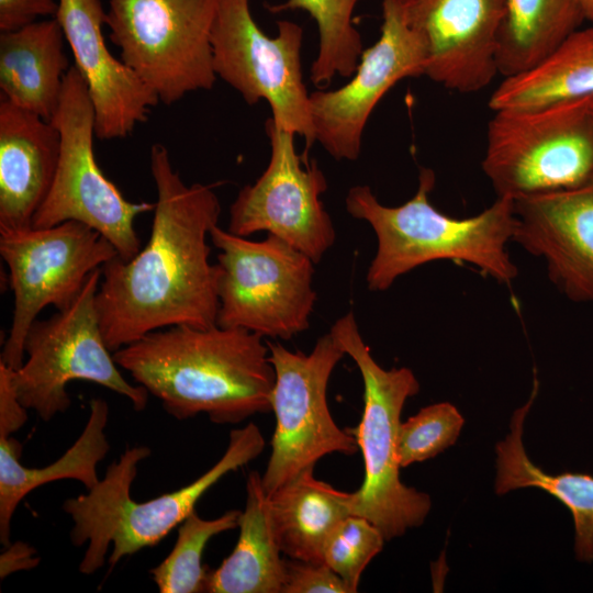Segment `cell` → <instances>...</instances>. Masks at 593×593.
Returning <instances> with one entry per match:
<instances>
[{"label":"cell","instance_id":"cell-1","mask_svg":"<svg viewBox=\"0 0 593 593\" xmlns=\"http://www.w3.org/2000/svg\"><path fill=\"white\" fill-rule=\"evenodd\" d=\"M150 172L157 201L147 244L132 259L116 256L101 267L96 304L112 353L157 329L216 324L219 267L208 235L220 200L212 186L186 184L163 144L150 148Z\"/></svg>","mask_w":593,"mask_h":593},{"label":"cell","instance_id":"cell-2","mask_svg":"<svg viewBox=\"0 0 593 593\" xmlns=\"http://www.w3.org/2000/svg\"><path fill=\"white\" fill-rule=\"evenodd\" d=\"M113 357L176 419L205 414L215 424H238L271 411L276 376L269 348L245 328L170 326Z\"/></svg>","mask_w":593,"mask_h":593},{"label":"cell","instance_id":"cell-3","mask_svg":"<svg viewBox=\"0 0 593 593\" xmlns=\"http://www.w3.org/2000/svg\"><path fill=\"white\" fill-rule=\"evenodd\" d=\"M434 186V171L421 168L415 194L398 206L380 203L369 186L348 190L347 212L366 221L378 240L366 275L368 289L385 291L400 276L436 260L468 262L499 282H512L518 270L506 244L516 223L514 200L497 197L483 212L457 219L430 203Z\"/></svg>","mask_w":593,"mask_h":593},{"label":"cell","instance_id":"cell-4","mask_svg":"<svg viewBox=\"0 0 593 593\" xmlns=\"http://www.w3.org/2000/svg\"><path fill=\"white\" fill-rule=\"evenodd\" d=\"M265 445L254 423L233 429L225 452L206 472L179 490L145 502L131 497V486L139 462L148 458L152 450L147 446L127 447L94 486L63 504L74 523L72 545L87 544L80 573L92 574L103 567L110 544L113 546L108 558L110 570L124 557L156 546L195 510L208 490L228 472L256 459Z\"/></svg>","mask_w":593,"mask_h":593},{"label":"cell","instance_id":"cell-5","mask_svg":"<svg viewBox=\"0 0 593 593\" xmlns=\"http://www.w3.org/2000/svg\"><path fill=\"white\" fill-rule=\"evenodd\" d=\"M329 334L358 367L363 382V410L359 424L347 430L363 459V481L353 492L351 515L378 527L385 540L423 524L430 497L400 480L398 432L405 401L419 391L409 368L383 369L365 344L353 312L339 317Z\"/></svg>","mask_w":593,"mask_h":593},{"label":"cell","instance_id":"cell-6","mask_svg":"<svg viewBox=\"0 0 593 593\" xmlns=\"http://www.w3.org/2000/svg\"><path fill=\"white\" fill-rule=\"evenodd\" d=\"M593 97L493 111L482 169L513 200L593 183Z\"/></svg>","mask_w":593,"mask_h":593},{"label":"cell","instance_id":"cell-7","mask_svg":"<svg viewBox=\"0 0 593 593\" xmlns=\"http://www.w3.org/2000/svg\"><path fill=\"white\" fill-rule=\"evenodd\" d=\"M210 238L219 249L216 325L272 340L291 339L309 328L316 301L309 256L272 234L255 242L217 224Z\"/></svg>","mask_w":593,"mask_h":593},{"label":"cell","instance_id":"cell-8","mask_svg":"<svg viewBox=\"0 0 593 593\" xmlns=\"http://www.w3.org/2000/svg\"><path fill=\"white\" fill-rule=\"evenodd\" d=\"M101 268L88 278L77 299L46 320H36L25 337L26 359L12 371L21 403L44 422L64 413L71 404L67 385L85 380L124 398L143 411L149 393L122 376L103 338L96 304Z\"/></svg>","mask_w":593,"mask_h":593},{"label":"cell","instance_id":"cell-9","mask_svg":"<svg viewBox=\"0 0 593 593\" xmlns=\"http://www.w3.org/2000/svg\"><path fill=\"white\" fill-rule=\"evenodd\" d=\"M105 25L121 60L170 105L210 90L211 29L219 0H108Z\"/></svg>","mask_w":593,"mask_h":593},{"label":"cell","instance_id":"cell-10","mask_svg":"<svg viewBox=\"0 0 593 593\" xmlns=\"http://www.w3.org/2000/svg\"><path fill=\"white\" fill-rule=\"evenodd\" d=\"M51 122L60 136L59 159L51 191L32 227L81 222L104 236L119 258L132 259L141 250L134 222L138 215L154 211L155 203L128 201L99 167L93 152L94 108L75 66L65 76Z\"/></svg>","mask_w":593,"mask_h":593},{"label":"cell","instance_id":"cell-11","mask_svg":"<svg viewBox=\"0 0 593 593\" xmlns=\"http://www.w3.org/2000/svg\"><path fill=\"white\" fill-rule=\"evenodd\" d=\"M250 0H219L211 29L213 69L249 105L265 100L273 122L305 141V154L315 141L311 92L303 81V29L292 21L277 22L271 37L257 25Z\"/></svg>","mask_w":593,"mask_h":593},{"label":"cell","instance_id":"cell-12","mask_svg":"<svg viewBox=\"0 0 593 593\" xmlns=\"http://www.w3.org/2000/svg\"><path fill=\"white\" fill-rule=\"evenodd\" d=\"M275 369L270 395L276 427L271 452L261 481L268 494L333 452L355 455V437L333 419L326 399L327 384L345 356L329 333L309 354L291 351L279 342L266 340Z\"/></svg>","mask_w":593,"mask_h":593},{"label":"cell","instance_id":"cell-13","mask_svg":"<svg viewBox=\"0 0 593 593\" xmlns=\"http://www.w3.org/2000/svg\"><path fill=\"white\" fill-rule=\"evenodd\" d=\"M0 255L9 269L13 312L0 360L12 369L24 361L25 337L48 305L67 309L89 276L118 256L115 247L90 226L66 221L21 232L0 233Z\"/></svg>","mask_w":593,"mask_h":593},{"label":"cell","instance_id":"cell-14","mask_svg":"<svg viewBox=\"0 0 593 593\" xmlns=\"http://www.w3.org/2000/svg\"><path fill=\"white\" fill-rule=\"evenodd\" d=\"M265 127L270 143L268 166L238 192L230 208L228 231L245 237L268 232L317 264L335 242V228L321 199L326 178L307 154H298L295 134L271 118Z\"/></svg>","mask_w":593,"mask_h":593},{"label":"cell","instance_id":"cell-15","mask_svg":"<svg viewBox=\"0 0 593 593\" xmlns=\"http://www.w3.org/2000/svg\"><path fill=\"white\" fill-rule=\"evenodd\" d=\"M426 49L405 0H382L378 41L363 49L351 79L335 90L311 92L315 141L336 160H356L370 114L400 80L425 76Z\"/></svg>","mask_w":593,"mask_h":593},{"label":"cell","instance_id":"cell-16","mask_svg":"<svg viewBox=\"0 0 593 593\" xmlns=\"http://www.w3.org/2000/svg\"><path fill=\"white\" fill-rule=\"evenodd\" d=\"M409 19L426 49L425 76L472 93L497 72L496 49L505 0H405Z\"/></svg>","mask_w":593,"mask_h":593},{"label":"cell","instance_id":"cell-17","mask_svg":"<svg viewBox=\"0 0 593 593\" xmlns=\"http://www.w3.org/2000/svg\"><path fill=\"white\" fill-rule=\"evenodd\" d=\"M56 19L83 78L96 115V137L123 138L144 123L159 99L105 44L100 0H57Z\"/></svg>","mask_w":593,"mask_h":593},{"label":"cell","instance_id":"cell-18","mask_svg":"<svg viewBox=\"0 0 593 593\" xmlns=\"http://www.w3.org/2000/svg\"><path fill=\"white\" fill-rule=\"evenodd\" d=\"M512 240L545 259L570 300L593 302V183L514 200Z\"/></svg>","mask_w":593,"mask_h":593},{"label":"cell","instance_id":"cell-19","mask_svg":"<svg viewBox=\"0 0 593 593\" xmlns=\"http://www.w3.org/2000/svg\"><path fill=\"white\" fill-rule=\"evenodd\" d=\"M59 149L51 121L0 98V233L32 227L53 186Z\"/></svg>","mask_w":593,"mask_h":593},{"label":"cell","instance_id":"cell-20","mask_svg":"<svg viewBox=\"0 0 593 593\" xmlns=\"http://www.w3.org/2000/svg\"><path fill=\"white\" fill-rule=\"evenodd\" d=\"M56 18L0 33L1 98L51 121L69 68Z\"/></svg>","mask_w":593,"mask_h":593},{"label":"cell","instance_id":"cell-21","mask_svg":"<svg viewBox=\"0 0 593 593\" xmlns=\"http://www.w3.org/2000/svg\"><path fill=\"white\" fill-rule=\"evenodd\" d=\"M89 417L76 441L53 463L27 468L20 462L21 445L10 436H0V541L10 542L11 522L20 502L33 490L47 483L72 479L87 490L99 482L98 463L110 450L105 435L109 405L92 399Z\"/></svg>","mask_w":593,"mask_h":593},{"label":"cell","instance_id":"cell-22","mask_svg":"<svg viewBox=\"0 0 593 593\" xmlns=\"http://www.w3.org/2000/svg\"><path fill=\"white\" fill-rule=\"evenodd\" d=\"M246 504L240 512L237 544L230 556L208 572V593H281L284 559L281 558L261 475L249 472Z\"/></svg>","mask_w":593,"mask_h":593},{"label":"cell","instance_id":"cell-23","mask_svg":"<svg viewBox=\"0 0 593 593\" xmlns=\"http://www.w3.org/2000/svg\"><path fill=\"white\" fill-rule=\"evenodd\" d=\"M309 469L268 494L275 535L289 558L323 562L324 544L334 528L351 515L353 492L316 479Z\"/></svg>","mask_w":593,"mask_h":593},{"label":"cell","instance_id":"cell-24","mask_svg":"<svg viewBox=\"0 0 593 593\" xmlns=\"http://www.w3.org/2000/svg\"><path fill=\"white\" fill-rule=\"evenodd\" d=\"M536 391L537 387L529 401L514 413L510 435L496 445L495 491L504 494L514 489L535 486L558 499L573 518L577 558L593 562V477L573 472L546 473L529 460L525 451L523 425Z\"/></svg>","mask_w":593,"mask_h":593},{"label":"cell","instance_id":"cell-25","mask_svg":"<svg viewBox=\"0 0 593 593\" xmlns=\"http://www.w3.org/2000/svg\"><path fill=\"white\" fill-rule=\"evenodd\" d=\"M585 20L578 0H505L497 72L512 78L547 60Z\"/></svg>","mask_w":593,"mask_h":593},{"label":"cell","instance_id":"cell-26","mask_svg":"<svg viewBox=\"0 0 593 593\" xmlns=\"http://www.w3.org/2000/svg\"><path fill=\"white\" fill-rule=\"evenodd\" d=\"M589 97H593V25L577 30L533 70L503 79L489 107L527 109Z\"/></svg>","mask_w":593,"mask_h":593},{"label":"cell","instance_id":"cell-27","mask_svg":"<svg viewBox=\"0 0 593 593\" xmlns=\"http://www.w3.org/2000/svg\"><path fill=\"white\" fill-rule=\"evenodd\" d=\"M360 0H287L267 5L271 13L303 10L316 22L318 52L312 63L310 79L318 89L326 88L335 76L351 77L363 51L360 33L353 24V13Z\"/></svg>","mask_w":593,"mask_h":593},{"label":"cell","instance_id":"cell-28","mask_svg":"<svg viewBox=\"0 0 593 593\" xmlns=\"http://www.w3.org/2000/svg\"><path fill=\"white\" fill-rule=\"evenodd\" d=\"M240 512L231 510L214 519L191 512L178 526L170 553L149 571L159 592H205L209 568L202 566L204 548L214 536L238 527Z\"/></svg>","mask_w":593,"mask_h":593},{"label":"cell","instance_id":"cell-29","mask_svg":"<svg viewBox=\"0 0 593 593\" xmlns=\"http://www.w3.org/2000/svg\"><path fill=\"white\" fill-rule=\"evenodd\" d=\"M463 423L461 414L448 402L419 410L399 427L396 456L400 467L430 459L454 445Z\"/></svg>","mask_w":593,"mask_h":593},{"label":"cell","instance_id":"cell-30","mask_svg":"<svg viewBox=\"0 0 593 593\" xmlns=\"http://www.w3.org/2000/svg\"><path fill=\"white\" fill-rule=\"evenodd\" d=\"M384 536L368 519L349 515L327 537L322 561L348 586L350 593L358 591L360 577L383 548Z\"/></svg>","mask_w":593,"mask_h":593},{"label":"cell","instance_id":"cell-31","mask_svg":"<svg viewBox=\"0 0 593 593\" xmlns=\"http://www.w3.org/2000/svg\"><path fill=\"white\" fill-rule=\"evenodd\" d=\"M281 593H350L348 586L324 562L284 559Z\"/></svg>","mask_w":593,"mask_h":593},{"label":"cell","instance_id":"cell-32","mask_svg":"<svg viewBox=\"0 0 593 593\" xmlns=\"http://www.w3.org/2000/svg\"><path fill=\"white\" fill-rule=\"evenodd\" d=\"M56 0H0V32L21 29L40 18H55Z\"/></svg>","mask_w":593,"mask_h":593},{"label":"cell","instance_id":"cell-33","mask_svg":"<svg viewBox=\"0 0 593 593\" xmlns=\"http://www.w3.org/2000/svg\"><path fill=\"white\" fill-rule=\"evenodd\" d=\"M13 369L0 360V436H10L26 422V407L21 403L12 380Z\"/></svg>","mask_w":593,"mask_h":593},{"label":"cell","instance_id":"cell-34","mask_svg":"<svg viewBox=\"0 0 593 593\" xmlns=\"http://www.w3.org/2000/svg\"><path fill=\"white\" fill-rule=\"evenodd\" d=\"M0 555V578L11 573L32 570L40 563L35 549L29 544L16 541L4 547Z\"/></svg>","mask_w":593,"mask_h":593},{"label":"cell","instance_id":"cell-35","mask_svg":"<svg viewBox=\"0 0 593 593\" xmlns=\"http://www.w3.org/2000/svg\"><path fill=\"white\" fill-rule=\"evenodd\" d=\"M586 21L593 25V0H578Z\"/></svg>","mask_w":593,"mask_h":593},{"label":"cell","instance_id":"cell-36","mask_svg":"<svg viewBox=\"0 0 593 593\" xmlns=\"http://www.w3.org/2000/svg\"><path fill=\"white\" fill-rule=\"evenodd\" d=\"M592 121H593V105H592Z\"/></svg>","mask_w":593,"mask_h":593}]
</instances>
